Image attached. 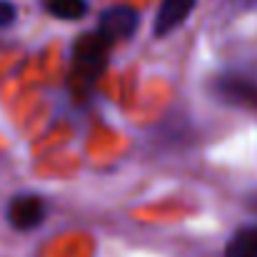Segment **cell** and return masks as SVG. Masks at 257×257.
<instances>
[{"label": "cell", "instance_id": "obj_1", "mask_svg": "<svg viewBox=\"0 0 257 257\" xmlns=\"http://www.w3.org/2000/svg\"><path fill=\"white\" fill-rule=\"evenodd\" d=\"M107 50H110V43L97 30L78 38V43L73 48V75H75L78 85L90 87L100 78V73L107 63Z\"/></svg>", "mask_w": 257, "mask_h": 257}, {"label": "cell", "instance_id": "obj_2", "mask_svg": "<svg viewBox=\"0 0 257 257\" xmlns=\"http://www.w3.org/2000/svg\"><path fill=\"white\" fill-rule=\"evenodd\" d=\"M140 25V13L130 5H115L107 8L100 20H97V33L112 45V43H122L127 38H133L138 33Z\"/></svg>", "mask_w": 257, "mask_h": 257}, {"label": "cell", "instance_id": "obj_3", "mask_svg": "<svg viewBox=\"0 0 257 257\" xmlns=\"http://www.w3.org/2000/svg\"><path fill=\"white\" fill-rule=\"evenodd\" d=\"M45 212H48L45 200H43L40 195H30V192L15 195V197L8 202V210H5L8 222H10L15 230H20V232L35 230V227L45 220Z\"/></svg>", "mask_w": 257, "mask_h": 257}, {"label": "cell", "instance_id": "obj_4", "mask_svg": "<svg viewBox=\"0 0 257 257\" xmlns=\"http://www.w3.org/2000/svg\"><path fill=\"white\" fill-rule=\"evenodd\" d=\"M197 0H163L160 3V10L155 15V23H153V35L155 38H165L170 35L172 30H177L192 13Z\"/></svg>", "mask_w": 257, "mask_h": 257}, {"label": "cell", "instance_id": "obj_5", "mask_svg": "<svg viewBox=\"0 0 257 257\" xmlns=\"http://www.w3.org/2000/svg\"><path fill=\"white\" fill-rule=\"evenodd\" d=\"M225 257H257V225L237 230L227 242Z\"/></svg>", "mask_w": 257, "mask_h": 257}, {"label": "cell", "instance_id": "obj_6", "mask_svg": "<svg viewBox=\"0 0 257 257\" xmlns=\"http://www.w3.org/2000/svg\"><path fill=\"white\" fill-rule=\"evenodd\" d=\"M45 10L58 20H80L87 15V0H45Z\"/></svg>", "mask_w": 257, "mask_h": 257}, {"label": "cell", "instance_id": "obj_7", "mask_svg": "<svg viewBox=\"0 0 257 257\" xmlns=\"http://www.w3.org/2000/svg\"><path fill=\"white\" fill-rule=\"evenodd\" d=\"M15 18H18L15 5H13L10 0H0V28L13 25V23H15Z\"/></svg>", "mask_w": 257, "mask_h": 257}]
</instances>
